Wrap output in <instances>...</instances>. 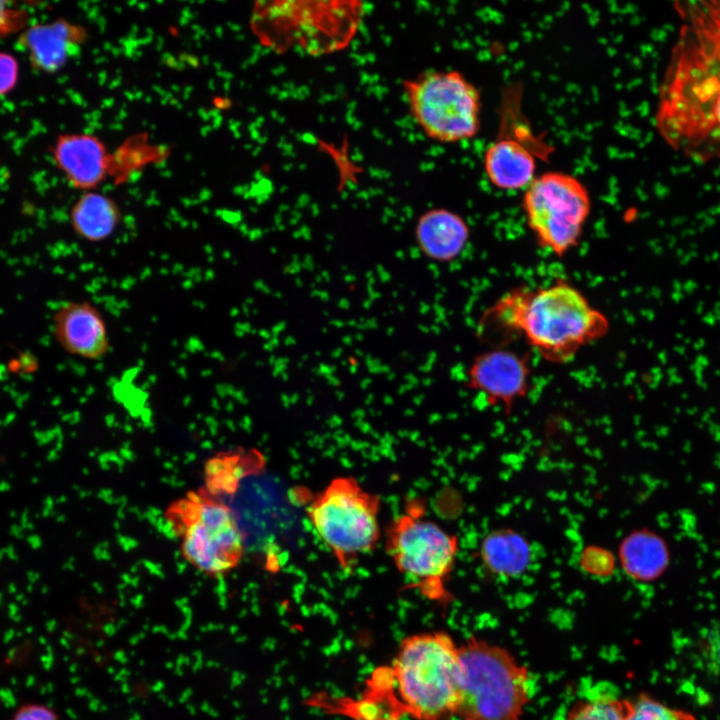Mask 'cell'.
Here are the masks:
<instances>
[{
	"label": "cell",
	"mask_w": 720,
	"mask_h": 720,
	"mask_svg": "<svg viewBox=\"0 0 720 720\" xmlns=\"http://www.w3.org/2000/svg\"><path fill=\"white\" fill-rule=\"evenodd\" d=\"M491 332L518 335L544 360L565 364L610 330L607 316L572 283L518 286L493 303L482 318Z\"/></svg>",
	"instance_id": "6da1fadb"
},
{
	"label": "cell",
	"mask_w": 720,
	"mask_h": 720,
	"mask_svg": "<svg viewBox=\"0 0 720 720\" xmlns=\"http://www.w3.org/2000/svg\"><path fill=\"white\" fill-rule=\"evenodd\" d=\"M376 672V671H375ZM376 676L394 693L391 703L414 720H452L460 700L459 645L449 633L430 631L402 639L392 665Z\"/></svg>",
	"instance_id": "7a4b0ae2"
},
{
	"label": "cell",
	"mask_w": 720,
	"mask_h": 720,
	"mask_svg": "<svg viewBox=\"0 0 720 720\" xmlns=\"http://www.w3.org/2000/svg\"><path fill=\"white\" fill-rule=\"evenodd\" d=\"M460 720H521L534 681L529 668L507 648L471 636L459 645Z\"/></svg>",
	"instance_id": "3957f363"
},
{
	"label": "cell",
	"mask_w": 720,
	"mask_h": 720,
	"mask_svg": "<svg viewBox=\"0 0 720 720\" xmlns=\"http://www.w3.org/2000/svg\"><path fill=\"white\" fill-rule=\"evenodd\" d=\"M361 3L352 1H274L256 3L251 26L264 45L292 44L311 54L343 48L361 21Z\"/></svg>",
	"instance_id": "277c9868"
},
{
	"label": "cell",
	"mask_w": 720,
	"mask_h": 720,
	"mask_svg": "<svg viewBox=\"0 0 720 720\" xmlns=\"http://www.w3.org/2000/svg\"><path fill=\"white\" fill-rule=\"evenodd\" d=\"M380 498L352 476H339L307 508L309 520L338 565L352 571L381 538Z\"/></svg>",
	"instance_id": "5b68a950"
},
{
	"label": "cell",
	"mask_w": 720,
	"mask_h": 720,
	"mask_svg": "<svg viewBox=\"0 0 720 720\" xmlns=\"http://www.w3.org/2000/svg\"><path fill=\"white\" fill-rule=\"evenodd\" d=\"M168 521L184 559L207 576H224L241 562L246 541L232 509L207 489L178 499Z\"/></svg>",
	"instance_id": "8992f818"
},
{
	"label": "cell",
	"mask_w": 720,
	"mask_h": 720,
	"mask_svg": "<svg viewBox=\"0 0 720 720\" xmlns=\"http://www.w3.org/2000/svg\"><path fill=\"white\" fill-rule=\"evenodd\" d=\"M410 115L429 139L457 143L481 128L479 89L458 70H431L402 81Z\"/></svg>",
	"instance_id": "52a82bcc"
},
{
	"label": "cell",
	"mask_w": 720,
	"mask_h": 720,
	"mask_svg": "<svg viewBox=\"0 0 720 720\" xmlns=\"http://www.w3.org/2000/svg\"><path fill=\"white\" fill-rule=\"evenodd\" d=\"M419 512L418 504L409 505L404 514L390 522L386 551L397 570L422 596L447 601L445 584L454 569L458 537Z\"/></svg>",
	"instance_id": "ba28073f"
},
{
	"label": "cell",
	"mask_w": 720,
	"mask_h": 720,
	"mask_svg": "<svg viewBox=\"0 0 720 720\" xmlns=\"http://www.w3.org/2000/svg\"><path fill=\"white\" fill-rule=\"evenodd\" d=\"M522 209L536 243L561 258L578 246L590 216L591 198L577 177L549 171L525 188Z\"/></svg>",
	"instance_id": "9c48e42d"
},
{
	"label": "cell",
	"mask_w": 720,
	"mask_h": 720,
	"mask_svg": "<svg viewBox=\"0 0 720 720\" xmlns=\"http://www.w3.org/2000/svg\"><path fill=\"white\" fill-rule=\"evenodd\" d=\"M519 87L506 89L497 136L484 152L487 178L502 190L526 188L535 178L536 159L546 160L552 147L536 136L521 113Z\"/></svg>",
	"instance_id": "30bf717a"
},
{
	"label": "cell",
	"mask_w": 720,
	"mask_h": 720,
	"mask_svg": "<svg viewBox=\"0 0 720 720\" xmlns=\"http://www.w3.org/2000/svg\"><path fill=\"white\" fill-rule=\"evenodd\" d=\"M531 367L526 356L504 347L477 354L466 371V386L487 404L511 411L530 387Z\"/></svg>",
	"instance_id": "8fae6325"
},
{
	"label": "cell",
	"mask_w": 720,
	"mask_h": 720,
	"mask_svg": "<svg viewBox=\"0 0 720 720\" xmlns=\"http://www.w3.org/2000/svg\"><path fill=\"white\" fill-rule=\"evenodd\" d=\"M52 332L63 350L86 360H100L111 350L106 320L88 300L60 305L52 317Z\"/></svg>",
	"instance_id": "7c38bea8"
},
{
	"label": "cell",
	"mask_w": 720,
	"mask_h": 720,
	"mask_svg": "<svg viewBox=\"0 0 720 720\" xmlns=\"http://www.w3.org/2000/svg\"><path fill=\"white\" fill-rule=\"evenodd\" d=\"M86 39L83 26L59 18L28 25L18 35L17 47L25 53L34 70L53 74L79 55Z\"/></svg>",
	"instance_id": "4fadbf2b"
},
{
	"label": "cell",
	"mask_w": 720,
	"mask_h": 720,
	"mask_svg": "<svg viewBox=\"0 0 720 720\" xmlns=\"http://www.w3.org/2000/svg\"><path fill=\"white\" fill-rule=\"evenodd\" d=\"M51 158L67 183L84 192L94 191L110 167L105 144L89 133L58 135L51 147Z\"/></svg>",
	"instance_id": "5bb4252c"
},
{
	"label": "cell",
	"mask_w": 720,
	"mask_h": 720,
	"mask_svg": "<svg viewBox=\"0 0 720 720\" xmlns=\"http://www.w3.org/2000/svg\"><path fill=\"white\" fill-rule=\"evenodd\" d=\"M471 236L470 227L457 212L434 207L424 211L414 225V240L420 253L428 260L447 264L465 251Z\"/></svg>",
	"instance_id": "9a60e30c"
},
{
	"label": "cell",
	"mask_w": 720,
	"mask_h": 720,
	"mask_svg": "<svg viewBox=\"0 0 720 720\" xmlns=\"http://www.w3.org/2000/svg\"><path fill=\"white\" fill-rule=\"evenodd\" d=\"M617 561L630 579L640 583H652L668 570L671 553L662 535L646 527L637 528L621 540Z\"/></svg>",
	"instance_id": "2e32d148"
},
{
	"label": "cell",
	"mask_w": 720,
	"mask_h": 720,
	"mask_svg": "<svg viewBox=\"0 0 720 720\" xmlns=\"http://www.w3.org/2000/svg\"><path fill=\"white\" fill-rule=\"evenodd\" d=\"M478 557L489 576L514 579L528 569L532 550L528 539L511 527L496 528L481 540Z\"/></svg>",
	"instance_id": "e0dca14e"
},
{
	"label": "cell",
	"mask_w": 720,
	"mask_h": 720,
	"mask_svg": "<svg viewBox=\"0 0 720 720\" xmlns=\"http://www.w3.org/2000/svg\"><path fill=\"white\" fill-rule=\"evenodd\" d=\"M121 210L114 199L87 191L73 203L69 220L73 232L81 239L100 243L109 239L121 222Z\"/></svg>",
	"instance_id": "ac0fdd59"
},
{
	"label": "cell",
	"mask_w": 720,
	"mask_h": 720,
	"mask_svg": "<svg viewBox=\"0 0 720 720\" xmlns=\"http://www.w3.org/2000/svg\"><path fill=\"white\" fill-rule=\"evenodd\" d=\"M565 720H626V699L599 696L578 700Z\"/></svg>",
	"instance_id": "d6986e66"
},
{
	"label": "cell",
	"mask_w": 720,
	"mask_h": 720,
	"mask_svg": "<svg viewBox=\"0 0 720 720\" xmlns=\"http://www.w3.org/2000/svg\"><path fill=\"white\" fill-rule=\"evenodd\" d=\"M626 699V720H695L688 712L668 706L647 693Z\"/></svg>",
	"instance_id": "ffe728a7"
},
{
	"label": "cell",
	"mask_w": 720,
	"mask_h": 720,
	"mask_svg": "<svg viewBox=\"0 0 720 720\" xmlns=\"http://www.w3.org/2000/svg\"><path fill=\"white\" fill-rule=\"evenodd\" d=\"M617 564L616 556L599 545L586 546L579 556V565L588 575L598 578L611 576Z\"/></svg>",
	"instance_id": "44dd1931"
},
{
	"label": "cell",
	"mask_w": 720,
	"mask_h": 720,
	"mask_svg": "<svg viewBox=\"0 0 720 720\" xmlns=\"http://www.w3.org/2000/svg\"><path fill=\"white\" fill-rule=\"evenodd\" d=\"M698 648L705 671L711 676H719L720 625L710 626L700 632Z\"/></svg>",
	"instance_id": "7402d4cb"
},
{
	"label": "cell",
	"mask_w": 720,
	"mask_h": 720,
	"mask_svg": "<svg viewBox=\"0 0 720 720\" xmlns=\"http://www.w3.org/2000/svg\"><path fill=\"white\" fill-rule=\"evenodd\" d=\"M29 23V12L15 2L0 0V39L20 34Z\"/></svg>",
	"instance_id": "603a6c76"
},
{
	"label": "cell",
	"mask_w": 720,
	"mask_h": 720,
	"mask_svg": "<svg viewBox=\"0 0 720 720\" xmlns=\"http://www.w3.org/2000/svg\"><path fill=\"white\" fill-rule=\"evenodd\" d=\"M19 63L11 53L0 51V96L12 92L19 81Z\"/></svg>",
	"instance_id": "cb8c5ba5"
},
{
	"label": "cell",
	"mask_w": 720,
	"mask_h": 720,
	"mask_svg": "<svg viewBox=\"0 0 720 720\" xmlns=\"http://www.w3.org/2000/svg\"><path fill=\"white\" fill-rule=\"evenodd\" d=\"M12 720H59L56 712L40 703H26L14 713Z\"/></svg>",
	"instance_id": "d4e9b609"
},
{
	"label": "cell",
	"mask_w": 720,
	"mask_h": 720,
	"mask_svg": "<svg viewBox=\"0 0 720 720\" xmlns=\"http://www.w3.org/2000/svg\"><path fill=\"white\" fill-rule=\"evenodd\" d=\"M27 540L30 546L34 549L40 547L41 545V540L37 535L29 536Z\"/></svg>",
	"instance_id": "484cf974"
},
{
	"label": "cell",
	"mask_w": 720,
	"mask_h": 720,
	"mask_svg": "<svg viewBox=\"0 0 720 720\" xmlns=\"http://www.w3.org/2000/svg\"><path fill=\"white\" fill-rule=\"evenodd\" d=\"M5 551H7V554L9 555V557H10L11 559H13V560L17 559V556L15 555V552H14V549H13L12 546L7 547V548L5 549Z\"/></svg>",
	"instance_id": "4316f807"
},
{
	"label": "cell",
	"mask_w": 720,
	"mask_h": 720,
	"mask_svg": "<svg viewBox=\"0 0 720 720\" xmlns=\"http://www.w3.org/2000/svg\"><path fill=\"white\" fill-rule=\"evenodd\" d=\"M21 531H22V528L13 526V528H12V530H11V533H12L15 537H20V536H21Z\"/></svg>",
	"instance_id": "83f0119b"
},
{
	"label": "cell",
	"mask_w": 720,
	"mask_h": 720,
	"mask_svg": "<svg viewBox=\"0 0 720 720\" xmlns=\"http://www.w3.org/2000/svg\"><path fill=\"white\" fill-rule=\"evenodd\" d=\"M10 489V485L6 481L0 482V491L4 492Z\"/></svg>",
	"instance_id": "f1b7e54d"
},
{
	"label": "cell",
	"mask_w": 720,
	"mask_h": 720,
	"mask_svg": "<svg viewBox=\"0 0 720 720\" xmlns=\"http://www.w3.org/2000/svg\"><path fill=\"white\" fill-rule=\"evenodd\" d=\"M32 482H33V483H37V482H38V478L34 477V478L32 479Z\"/></svg>",
	"instance_id": "f546056e"
},
{
	"label": "cell",
	"mask_w": 720,
	"mask_h": 720,
	"mask_svg": "<svg viewBox=\"0 0 720 720\" xmlns=\"http://www.w3.org/2000/svg\"><path fill=\"white\" fill-rule=\"evenodd\" d=\"M1 555H2V553H0V558H1Z\"/></svg>",
	"instance_id": "4dcf8cb0"
}]
</instances>
